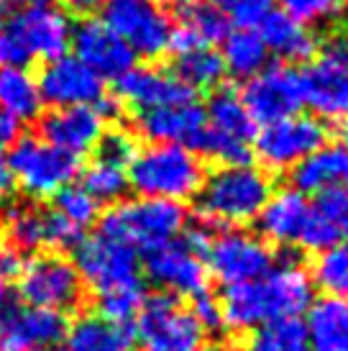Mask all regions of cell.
<instances>
[{"label":"cell","mask_w":348,"mask_h":351,"mask_svg":"<svg viewBox=\"0 0 348 351\" xmlns=\"http://www.w3.org/2000/svg\"><path fill=\"white\" fill-rule=\"evenodd\" d=\"M41 138L51 147L62 149L72 156H82L97 147L105 134V118L97 113L95 106L57 108L41 121Z\"/></svg>","instance_id":"cell-20"},{"label":"cell","mask_w":348,"mask_h":351,"mask_svg":"<svg viewBox=\"0 0 348 351\" xmlns=\"http://www.w3.org/2000/svg\"><path fill=\"white\" fill-rule=\"evenodd\" d=\"M177 3H179V0H177Z\"/></svg>","instance_id":"cell-54"},{"label":"cell","mask_w":348,"mask_h":351,"mask_svg":"<svg viewBox=\"0 0 348 351\" xmlns=\"http://www.w3.org/2000/svg\"><path fill=\"white\" fill-rule=\"evenodd\" d=\"M54 351H69V349H67V346H64V349H54Z\"/></svg>","instance_id":"cell-52"},{"label":"cell","mask_w":348,"mask_h":351,"mask_svg":"<svg viewBox=\"0 0 348 351\" xmlns=\"http://www.w3.org/2000/svg\"><path fill=\"white\" fill-rule=\"evenodd\" d=\"M18 295L47 311H72L82 302V277L75 264L57 254H39L21 267Z\"/></svg>","instance_id":"cell-12"},{"label":"cell","mask_w":348,"mask_h":351,"mask_svg":"<svg viewBox=\"0 0 348 351\" xmlns=\"http://www.w3.org/2000/svg\"><path fill=\"white\" fill-rule=\"evenodd\" d=\"M328 141L323 121L310 116H292L264 126L253 136V152L261 165L271 172H287L300 165L305 156Z\"/></svg>","instance_id":"cell-14"},{"label":"cell","mask_w":348,"mask_h":351,"mask_svg":"<svg viewBox=\"0 0 348 351\" xmlns=\"http://www.w3.org/2000/svg\"><path fill=\"white\" fill-rule=\"evenodd\" d=\"M95 149H97V159L123 167V169H128V165L134 162L136 152H138L134 136H131L128 131H121V128L103 134V138L97 141Z\"/></svg>","instance_id":"cell-41"},{"label":"cell","mask_w":348,"mask_h":351,"mask_svg":"<svg viewBox=\"0 0 348 351\" xmlns=\"http://www.w3.org/2000/svg\"><path fill=\"white\" fill-rule=\"evenodd\" d=\"M3 3H8V5H16V8L26 10V8H44V5H49L51 0H3Z\"/></svg>","instance_id":"cell-49"},{"label":"cell","mask_w":348,"mask_h":351,"mask_svg":"<svg viewBox=\"0 0 348 351\" xmlns=\"http://www.w3.org/2000/svg\"><path fill=\"white\" fill-rule=\"evenodd\" d=\"M174 77L192 90H213L225 77L223 57L213 47L192 44L174 51Z\"/></svg>","instance_id":"cell-28"},{"label":"cell","mask_w":348,"mask_h":351,"mask_svg":"<svg viewBox=\"0 0 348 351\" xmlns=\"http://www.w3.org/2000/svg\"><path fill=\"white\" fill-rule=\"evenodd\" d=\"M67 336L64 313L23 302L18 290L0 285V349L49 351Z\"/></svg>","instance_id":"cell-7"},{"label":"cell","mask_w":348,"mask_h":351,"mask_svg":"<svg viewBox=\"0 0 348 351\" xmlns=\"http://www.w3.org/2000/svg\"><path fill=\"white\" fill-rule=\"evenodd\" d=\"M340 136H343V144L348 147V118H343V126H340Z\"/></svg>","instance_id":"cell-50"},{"label":"cell","mask_w":348,"mask_h":351,"mask_svg":"<svg viewBox=\"0 0 348 351\" xmlns=\"http://www.w3.org/2000/svg\"><path fill=\"white\" fill-rule=\"evenodd\" d=\"M116 98L118 103H128L138 113H144V110H154V108L192 103L195 93L169 72L134 67L116 80Z\"/></svg>","instance_id":"cell-21"},{"label":"cell","mask_w":348,"mask_h":351,"mask_svg":"<svg viewBox=\"0 0 348 351\" xmlns=\"http://www.w3.org/2000/svg\"><path fill=\"white\" fill-rule=\"evenodd\" d=\"M82 239V231H77L72 223H67L57 210H47V246L51 249H69L77 246Z\"/></svg>","instance_id":"cell-43"},{"label":"cell","mask_w":348,"mask_h":351,"mask_svg":"<svg viewBox=\"0 0 348 351\" xmlns=\"http://www.w3.org/2000/svg\"><path fill=\"white\" fill-rule=\"evenodd\" d=\"M282 5H284V13L290 19H295L308 29V26L338 21L346 0H282Z\"/></svg>","instance_id":"cell-38"},{"label":"cell","mask_w":348,"mask_h":351,"mask_svg":"<svg viewBox=\"0 0 348 351\" xmlns=\"http://www.w3.org/2000/svg\"><path fill=\"white\" fill-rule=\"evenodd\" d=\"M75 269L97 295L123 287H138L141 285V267H138V252L134 246L118 241L113 236L100 234L79 239L75 246Z\"/></svg>","instance_id":"cell-10"},{"label":"cell","mask_w":348,"mask_h":351,"mask_svg":"<svg viewBox=\"0 0 348 351\" xmlns=\"http://www.w3.org/2000/svg\"><path fill=\"white\" fill-rule=\"evenodd\" d=\"M305 328L315 351H348V300L323 298L315 302Z\"/></svg>","instance_id":"cell-26"},{"label":"cell","mask_w":348,"mask_h":351,"mask_svg":"<svg viewBox=\"0 0 348 351\" xmlns=\"http://www.w3.org/2000/svg\"><path fill=\"white\" fill-rule=\"evenodd\" d=\"M138 131L154 144H174L184 149H200L205 131V108L197 103H179L138 113Z\"/></svg>","instance_id":"cell-22"},{"label":"cell","mask_w":348,"mask_h":351,"mask_svg":"<svg viewBox=\"0 0 348 351\" xmlns=\"http://www.w3.org/2000/svg\"><path fill=\"white\" fill-rule=\"evenodd\" d=\"M18 269H21L18 256L10 252V249H5V246H0V285H5V280L13 277Z\"/></svg>","instance_id":"cell-46"},{"label":"cell","mask_w":348,"mask_h":351,"mask_svg":"<svg viewBox=\"0 0 348 351\" xmlns=\"http://www.w3.org/2000/svg\"><path fill=\"white\" fill-rule=\"evenodd\" d=\"M205 180V165L192 149L151 144L136 152L128 165V187L138 195L182 203L197 195Z\"/></svg>","instance_id":"cell-3"},{"label":"cell","mask_w":348,"mask_h":351,"mask_svg":"<svg viewBox=\"0 0 348 351\" xmlns=\"http://www.w3.org/2000/svg\"><path fill=\"white\" fill-rule=\"evenodd\" d=\"M223 326L231 331H256L290 321L312 305V280L295 262L279 264L259 280L225 287L221 298Z\"/></svg>","instance_id":"cell-1"},{"label":"cell","mask_w":348,"mask_h":351,"mask_svg":"<svg viewBox=\"0 0 348 351\" xmlns=\"http://www.w3.org/2000/svg\"><path fill=\"white\" fill-rule=\"evenodd\" d=\"M21 138V121L10 116L8 110L0 108V152L10 144H16Z\"/></svg>","instance_id":"cell-45"},{"label":"cell","mask_w":348,"mask_h":351,"mask_svg":"<svg viewBox=\"0 0 348 351\" xmlns=\"http://www.w3.org/2000/svg\"><path fill=\"white\" fill-rule=\"evenodd\" d=\"M13 182L31 197L57 195L77 177L79 159L47 144L44 138L23 136L13 144L8 156Z\"/></svg>","instance_id":"cell-9"},{"label":"cell","mask_w":348,"mask_h":351,"mask_svg":"<svg viewBox=\"0 0 348 351\" xmlns=\"http://www.w3.org/2000/svg\"><path fill=\"white\" fill-rule=\"evenodd\" d=\"M79 187H82L97 205L118 203L128 190V172L123 167L103 162V159H95V162L82 172V185Z\"/></svg>","instance_id":"cell-35"},{"label":"cell","mask_w":348,"mask_h":351,"mask_svg":"<svg viewBox=\"0 0 348 351\" xmlns=\"http://www.w3.org/2000/svg\"><path fill=\"white\" fill-rule=\"evenodd\" d=\"M305 106L320 118H348V21L323 41L320 54L300 72Z\"/></svg>","instance_id":"cell-5"},{"label":"cell","mask_w":348,"mask_h":351,"mask_svg":"<svg viewBox=\"0 0 348 351\" xmlns=\"http://www.w3.org/2000/svg\"><path fill=\"white\" fill-rule=\"evenodd\" d=\"M312 280L328 298L348 300V241H338L318 254L312 264Z\"/></svg>","instance_id":"cell-34"},{"label":"cell","mask_w":348,"mask_h":351,"mask_svg":"<svg viewBox=\"0 0 348 351\" xmlns=\"http://www.w3.org/2000/svg\"><path fill=\"white\" fill-rule=\"evenodd\" d=\"M0 351H3V349H0Z\"/></svg>","instance_id":"cell-55"},{"label":"cell","mask_w":348,"mask_h":351,"mask_svg":"<svg viewBox=\"0 0 348 351\" xmlns=\"http://www.w3.org/2000/svg\"><path fill=\"white\" fill-rule=\"evenodd\" d=\"M0 108L8 110L21 123L34 121L41 113V93L36 77H31L21 67L0 69Z\"/></svg>","instance_id":"cell-30"},{"label":"cell","mask_w":348,"mask_h":351,"mask_svg":"<svg viewBox=\"0 0 348 351\" xmlns=\"http://www.w3.org/2000/svg\"><path fill=\"white\" fill-rule=\"evenodd\" d=\"M208 3L221 10L228 23H236L241 29L256 26L271 10V0H208Z\"/></svg>","instance_id":"cell-40"},{"label":"cell","mask_w":348,"mask_h":351,"mask_svg":"<svg viewBox=\"0 0 348 351\" xmlns=\"http://www.w3.org/2000/svg\"><path fill=\"white\" fill-rule=\"evenodd\" d=\"M338 241H340L338 228L330 223L318 205L312 203L310 205L308 221L302 226V234L297 239V246L308 249V252H325V249H330V246L338 244Z\"/></svg>","instance_id":"cell-39"},{"label":"cell","mask_w":348,"mask_h":351,"mask_svg":"<svg viewBox=\"0 0 348 351\" xmlns=\"http://www.w3.org/2000/svg\"><path fill=\"white\" fill-rule=\"evenodd\" d=\"M197 351H215V349H210V346H200Z\"/></svg>","instance_id":"cell-51"},{"label":"cell","mask_w":348,"mask_h":351,"mask_svg":"<svg viewBox=\"0 0 348 351\" xmlns=\"http://www.w3.org/2000/svg\"><path fill=\"white\" fill-rule=\"evenodd\" d=\"M62 3H64L72 13H79V16H87V13H92L95 8L103 5V0H62Z\"/></svg>","instance_id":"cell-48"},{"label":"cell","mask_w":348,"mask_h":351,"mask_svg":"<svg viewBox=\"0 0 348 351\" xmlns=\"http://www.w3.org/2000/svg\"><path fill=\"white\" fill-rule=\"evenodd\" d=\"M134 326L85 315L67 331L69 351H134Z\"/></svg>","instance_id":"cell-27"},{"label":"cell","mask_w":348,"mask_h":351,"mask_svg":"<svg viewBox=\"0 0 348 351\" xmlns=\"http://www.w3.org/2000/svg\"><path fill=\"white\" fill-rule=\"evenodd\" d=\"M246 351H315L310 343L308 328L297 318L261 326L249 339Z\"/></svg>","instance_id":"cell-33"},{"label":"cell","mask_w":348,"mask_h":351,"mask_svg":"<svg viewBox=\"0 0 348 351\" xmlns=\"http://www.w3.org/2000/svg\"><path fill=\"white\" fill-rule=\"evenodd\" d=\"M203 333L192 313L169 295L146 298L134 326L141 351H197L203 346Z\"/></svg>","instance_id":"cell-11"},{"label":"cell","mask_w":348,"mask_h":351,"mask_svg":"<svg viewBox=\"0 0 348 351\" xmlns=\"http://www.w3.org/2000/svg\"><path fill=\"white\" fill-rule=\"evenodd\" d=\"M187 213L182 203L156 200V197H138L128 203L113 205L100 223V234H108L138 249H154L179 236L184 228Z\"/></svg>","instance_id":"cell-4"},{"label":"cell","mask_w":348,"mask_h":351,"mask_svg":"<svg viewBox=\"0 0 348 351\" xmlns=\"http://www.w3.org/2000/svg\"><path fill=\"white\" fill-rule=\"evenodd\" d=\"M146 277L162 290L184 298H200L208 293V267L205 259L187 244V239H172L166 244L144 252Z\"/></svg>","instance_id":"cell-16"},{"label":"cell","mask_w":348,"mask_h":351,"mask_svg":"<svg viewBox=\"0 0 348 351\" xmlns=\"http://www.w3.org/2000/svg\"><path fill=\"white\" fill-rule=\"evenodd\" d=\"M54 210H57L67 223H72L77 231H85L97 221L100 205L87 195L79 185H67L54 195Z\"/></svg>","instance_id":"cell-36"},{"label":"cell","mask_w":348,"mask_h":351,"mask_svg":"<svg viewBox=\"0 0 348 351\" xmlns=\"http://www.w3.org/2000/svg\"><path fill=\"white\" fill-rule=\"evenodd\" d=\"M238 98L253 123L269 126L274 121L300 113V108L305 106L302 77L297 69L287 64H266L259 75L246 80Z\"/></svg>","instance_id":"cell-15"},{"label":"cell","mask_w":348,"mask_h":351,"mask_svg":"<svg viewBox=\"0 0 348 351\" xmlns=\"http://www.w3.org/2000/svg\"><path fill=\"white\" fill-rule=\"evenodd\" d=\"M292 185L302 195L348 187V147L343 141H325L292 169Z\"/></svg>","instance_id":"cell-23"},{"label":"cell","mask_w":348,"mask_h":351,"mask_svg":"<svg viewBox=\"0 0 348 351\" xmlns=\"http://www.w3.org/2000/svg\"><path fill=\"white\" fill-rule=\"evenodd\" d=\"M75 57L100 80H118L134 69L136 54L100 19H85L72 29Z\"/></svg>","instance_id":"cell-18"},{"label":"cell","mask_w":348,"mask_h":351,"mask_svg":"<svg viewBox=\"0 0 348 351\" xmlns=\"http://www.w3.org/2000/svg\"><path fill=\"white\" fill-rule=\"evenodd\" d=\"M190 313L195 315V321L200 323L203 331H221L223 328L221 305H218V300H213L208 293L200 295V298H195V308Z\"/></svg>","instance_id":"cell-44"},{"label":"cell","mask_w":348,"mask_h":351,"mask_svg":"<svg viewBox=\"0 0 348 351\" xmlns=\"http://www.w3.org/2000/svg\"><path fill=\"white\" fill-rule=\"evenodd\" d=\"M100 21L136 57L159 59L169 51L172 21L156 0H105Z\"/></svg>","instance_id":"cell-8"},{"label":"cell","mask_w":348,"mask_h":351,"mask_svg":"<svg viewBox=\"0 0 348 351\" xmlns=\"http://www.w3.org/2000/svg\"><path fill=\"white\" fill-rule=\"evenodd\" d=\"M177 19H179L177 29L184 31L190 39L208 44V47H213L215 41L225 39L231 34L228 19L215 5H210L208 0H179L177 3Z\"/></svg>","instance_id":"cell-31"},{"label":"cell","mask_w":348,"mask_h":351,"mask_svg":"<svg viewBox=\"0 0 348 351\" xmlns=\"http://www.w3.org/2000/svg\"><path fill=\"white\" fill-rule=\"evenodd\" d=\"M271 195V177L249 165H221L205 175L197 190V213L203 223L246 226L256 221Z\"/></svg>","instance_id":"cell-2"},{"label":"cell","mask_w":348,"mask_h":351,"mask_svg":"<svg viewBox=\"0 0 348 351\" xmlns=\"http://www.w3.org/2000/svg\"><path fill=\"white\" fill-rule=\"evenodd\" d=\"M223 64L225 72L238 80H251L266 67L269 51L251 29H238L223 39Z\"/></svg>","instance_id":"cell-29"},{"label":"cell","mask_w":348,"mask_h":351,"mask_svg":"<svg viewBox=\"0 0 348 351\" xmlns=\"http://www.w3.org/2000/svg\"><path fill=\"white\" fill-rule=\"evenodd\" d=\"M320 210L325 213L330 223L338 228L340 236H348V187L343 190H330L315 200Z\"/></svg>","instance_id":"cell-42"},{"label":"cell","mask_w":348,"mask_h":351,"mask_svg":"<svg viewBox=\"0 0 348 351\" xmlns=\"http://www.w3.org/2000/svg\"><path fill=\"white\" fill-rule=\"evenodd\" d=\"M310 203L308 197L297 193L295 187H284L279 193H271L266 205L259 213L261 234L269 239L271 244H295L302 234V226L308 221Z\"/></svg>","instance_id":"cell-24"},{"label":"cell","mask_w":348,"mask_h":351,"mask_svg":"<svg viewBox=\"0 0 348 351\" xmlns=\"http://www.w3.org/2000/svg\"><path fill=\"white\" fill-rule=\"evenodd\" d=\"M41 103L54 108L95 106L103 98V80L92 75L77 57H59L44 64L39 80Z\"/></svg>","instance_id":"cell-19"},{"label":"cell","mask_w":348,"mask_h":351,"mask_svg":"<svg viewBox=\"0 0 348 351\" xmlns=\"http://www.w3.org/2000/svg\"><path fill=\"white\" fill-rule=\"evenodd\" d=\"M5 239L18 252H34L47 246V210L31 208V205H16L8 208L3 218Z\"/></svg>","instance_id":"cell-32"},{"label":"cell","mask_w":348,"mask_h":351,"mask_svg":"<svg viewBox=\"0 0 348 351\" xmlns=\"http://www.w3.org/2000/svg\"><path fill=\"white\" fill-rule=\"evenodd\" d=\"M5 23L13 31V36L29 62L34 59L51 62V59L64 57L69 41H72V26H69L67 16L49 5L18 10L16 16L5 19Z\"/></svg>","instance_id":"cell-17"},{"label":"cell","mask_w":348,"mask_h":351,"mask_svg":"<svg viewBox=\"0 0 348 351\" xmlns=\"http://www.w3.org/2000/svg\"><path fill=\"white\" fill-rule=\"evenodd\" d=\"M274 252L264 244L259 236L246 231H223L210 236V244L205 249V267L208 274L221 280L225 287L259 280L274 269Z\"/></svg>","instance_id":"cell-13"},{"label":"cell","mask_w":348,"mask_h":351,"mask_svg":"<svg viewBox=\"0 0 348 351\" xmlns=\"http://www.w3.org/2000/svg\"><path fill=\"white\" fill-rule=\"evenodd\" d=\"M256 123L241 98L231 90H218L205 108V131L200 152L221 165H249L253 154Z\"/></svg>","instance_id":"cell-6"},{"label":"cell","mask_w":348,"mask_h":351,"mask_svg":"<svg viewBox=\"0 0 348 351\" xmlns=\"http://www.w3.org/2000/svg\"><path fill=\"white\" fill-rule=\"evenodd\" d=\"M0 5H3V0H0Z\"/></svg>","instance_id":"cell-53"},{"label":"cell","mask_w":348,"mask_h":351,"mask_svg":"<svg viewBox=\"0 0 348 351\" xmlns=\"http://www.w3.org/2000/svg\"><path fill=\"white\" fill-rule=\"evenodd\" d=\"M13 187H16V182H13V175H10L8 156H3V152H0V200L8 197L13 193Z\"/></svg>","instance_id":"cell-47"},{"label":"cell","mask_w":348,"mask_h":351,"mask_svg":"<svg viewBox=\"0 0 348 351\" xmlns=\"http://www.w3.org/2000/svg\"><path fill=\"white\" fill-rule=\"evenodd\" d=\"M144 285H138V287H123V290H110V293L97 295V311H100L103 321L131 326V321L144 308Z\"/></svg>","instance_id":"cell-37"},{"label":"cell","mask_w":348,"mask_h":351,"mask_svg":"<svg viewBox=\"0 0 348 351\" xmlns=\"http://www.w3.org/2000/svg\"><path fill=\"white\" fill-rule=\"evenodd\" d=\"M256 26H259L256 34L264 41L266 51L277 54L279 59L302 62V59H312L318 51V41L312 36V31L305 29L295 19H290L284 10L271 8Z\"/></svg>","instance_id":"cell-25"}]
</instances>
